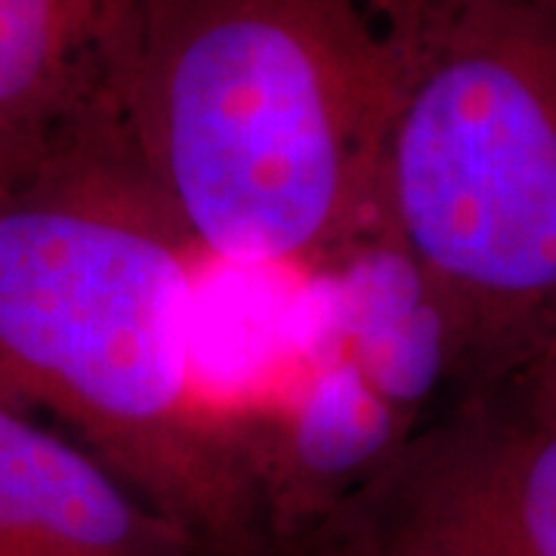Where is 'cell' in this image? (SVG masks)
<instances>
[{"mask_svg":"<svg viewBox=\"0 0 556 556\" xmlns=\"http://www.w3.org/2000/svg\"><path fill=\"white\" fill-rule=\"evenodd\" d=\"M551 3H554V7H556V0H551Z\"/></svg>","mask_w":556,"mask_h":556,"instance_id":"12","label":"cell"},{"mask_svg":"<svg viewBox=\"0 0 556 556\" xmlns=\"http://www.w3.org/2000/svg\"><path fill=\"white\" fill-rule=\"evenodd\" d=\"M0 556H204L78 442L0 402Z\"/></svg>","mask_w":556,"mask_h":556,"instance_id":"7","label":"cell"},{"mask_svg":"<svg viewBox=\"0 0 556 556\" xmlns=\"http://www.w3.org/2000/svg\"><path fill=\"white\" fill-rule=\"evenodd\" d=\"M408 0H149L130 137L189 244L334 263L380 232Z\"/></svg>","mask_w":556,"mask_h":556,"instance_id":"2","label":"cell"},{"mask_svg":"<svg viewBox=\"0 0 556 556\" xmlns=\"http://www.w3.org/2000/svg\"><path fill=\"white\" fill-rule=\"evenodd\" d=\"M507 383H522V387H529L535 396L547 399V402H554L556 405V353L554 356H547L541 365H535L532 371H526V375H519V378L507 380Z\"/></svg>","mask_w":556,"mask_h":556,"instance_id":"11","label":"cell"},{"mask_svg":"<svg viewBox=\"0 0 556 556\" xmlns=\"http://www.w3.org/2000/svg\"><path fill=\"white\" fill-rule=\"evenodd\" d=\"M130 134L47 152L0 201V402L65 437L204 556H276L251 424L192 358V273Z\"/></svg>","mask_w":556,"mask_h":556,"instance_id":"1","label":"cell"},{"mask_svg":"<svg viewBox=\"0 0 556 556\" xmlns=\"http://www.w3.org/2000/svg\"><path fill=\"white\" fill-rule=\"evenodd\" d=\"M380 232L424 278L452 399L556 353V7L408 0Z\"/></svg>","mask_w":556,"mask_h":556,"instance_id":"3","label":"cell"},{"mask_svg":"<svg viewBox=\"0 0 556 556\" xmlns=\"http://www.w3.org/2000/svg\"><path fill=\"white\" fill-rule=\"evenodd\" d=\"M288 556H408L399 554L393 547H383L371 535L358 532L356 526L331 519L318 529L316 535L306 538Z\"/></svg>","mask_w":556,"mask_h":556,"instance_id":"9","label":"cell"},{"mask_svg":"<svg viewBox=\"0 0 556 556\" xmlns=\"http://www.w3.org/2000/svg\"><path fill=\"white\" fill-rule=\"evenodd\" d=\"M334 519L408 556H556V405L522 383L452 399Z\"/></svg>","mask_w":556,"mask_h":556,"instance_id":"4","label":"cell"},{"mask_svg":"<svg viewBox=\"0 0 556 556\" xmlns=\"http://www.w3.org/2000/svg\"><path fill=\"white\" fill-rule=\"evenodd\" d=\"M149 0H0V130L40 149L130 134Z\"/></svg>","mask_w":556,"mask_h":556,"instance_id":"5","label":"cell"},{"mask_svg":"<svg viewBox=\"0 0 556 556\" xmlns=\"http://www.w3.org/2000/svg\"><path fill=\"white\" fill-rule=\"evenodd\" d=\"M343 263L340 309L350 356L378 390L417 424L439 390L452 393L448 334L424 278L390 236H371Z\"/></svg>","mask_w":556,"mask_h":556,"instance_id":"8","label":"cell"},{"mask_svg":"<svg viewBox=\"0 0 556 556\" xmlns=\"http://www.w3.org/2000/svg\"><path fill=\"white\" fill-rule=\"evenodd\" d=\"M420 427L343 353L325 358L291 408L254 430L276 556H288L393 464Z\"/></svg>","mask_w":556,"mask_h":556,"instance_id":"6","label":"cell"},{"mask_svg":"<svg viewBox=\"0 0 556 556\" xmlns=\"http://www.w3.org/2000/svg\"><path fill=\"white\" fill-rule=\"evenodd\" d=\"M43 155H47V149L0 130V201L28 179V174L43 161Z\"/></svg>","mask_w":556,"mask_h":556,"instance_id":"10","label":"cell"}]
</instances>
